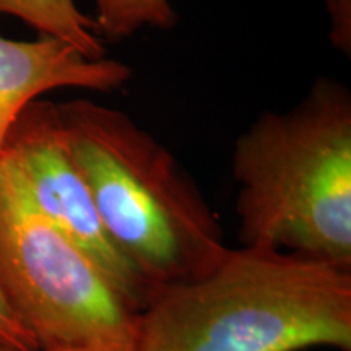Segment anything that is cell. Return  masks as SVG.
Returning a JSON list of instances; mask_svg holds the SVG:
<instances>
[{
	"instance_id": "277c9868",
	"label": "cell",
	"mask_w": 351,
	"mask_h": 351,
	"mask_svg": "<svg viewBox=\"0 0 351 351\" xmlns=\"http://www.w3.org/2000/svg\"><path fill=\"white\" fill-rule=\"evenodd\" d=\"M0 295L43 351H132L138 311L39 213L0 155Z\"/></svg>"
},
{
	"instance_id": "3957f363",
	"label": "cell",
	"mask_w": 351,
	"mask_h": 351,
	"mask_svg": "<svg viewBox=\"0 0 351 351\" xmlns=\"http://www.w3.org/2000/svg\"><path fill=\"white\" fill-rule=\"evenodd\" d=\"M232 173L243 247L351 270V93L322 77L287 112H263L238 138Z\"/></svg>"
},
{
	"instance_id": "8992f818",
	"label": "cell",
	"mask_w": 351,
	"mask_h": 351,
	"mask_svg": "<svg viewBox=\"0 0 351 351\" xmlns=\"http://www.w3.org/2000/svg\"><path fill=\"white\" fill-rule=\"evenodd\" d=\"M130 77L129 65L106 57L88 59L57 38H0V155L12 125L39 95L57 88L111 91L124 86Z\"/></svg>"
},
{
	"instance_id": "30bf717a",
	"label": "cell",
	"mask_w": 351,
	"mask_h": 351,
	"mask_svg": "<svg viewBox=\"0 0 351 351\" xmlns=\"http://www.w3.org/2000/svg\"><path fill=\"white\" fill-rule=\"evenodd\" d=\"M0 341L7 345L19 346V348H38L36 341L29 335V332L21 326V322L15 317L5 300L0 295Z\"/></svg>"
},
{
	"instance_id": "6da1fadb",
	"label": "cell",
	"mask_w": 351,
	"mask_h": 351,
	"mask_svg": "<svg viewBox=\"0 0 351 351\" xmlns=\"http://www.w3.org/2000/svg\"><path fill=\"white\" fill-rule=\"evenodd\" d=\"M351 351V270L274 249H230L212 271L161 288L132 351Z\"/></svg>"
},
{
	"instance_id": "ba28073f",
	"label": "cell",
	"mask_w": 351,
	"mask_h": 351,
	"mask_svg": "<svg viewBox=\"0 0 351 351\" xmlns=\"http://www.w3.org/2000/svg\"><path fill=\"white\" fill-rule=\"evenodd\" d=\"M98 36L111 41L134 36L143 28L169 29L178 23L169 0H95Z\"/></svg>"
},
{
	"instance_id": "7a4b0ae2",
	"label": "cell",
	"mask_w": 351,
	"mask_h": 351,
	"mask_svg": "<svg viewBox=\"0 0 351 351\" xmlns=\"http://www.w3.org/2000/svg\"><path fill=\"white\" fill-rule=\"evenodd\" d=\"M57 109L108 238L156 293L223 261L218 219L169 150L119 109L86 99Z\"/></svg>"
},
{
	"instance_id": "5b68a950",
	"label": "cell",
	"mask_w": 351,
	"mask_h": 351,
	"mask_svg": "<svg viewBox=\"0 0 351 351\" xmlns=\"http://www.w3.org/2000/svg\"><path fill=\"white\" fill-rule=\"evenodd\" d=\"M2 156L33 207L67 234L140 313L156 289L108 238L70 156L57 104L29 103L8 132Z\"/></svg>"
},
{
	"instance_id": "52a82bcc",
	"label": "cell",
	"mask_w": 351,
	"mask_h": 351,
	"mask_svg": "<svg viewBox=\"0 0 351 351\" xmlns=\"http://www.w3.org/2000/svg\"><path fill=\"white\" fill-rule=\"evenodd\" d=\"M0 13L16 16L43 36L70 44L88 59H103L104 47L95 20L75 0H0Z\"/></svg>"
},
{
	"instance_id": "9c48e42d",
	"label": "cell",
	"mask_w": 351,
	"mask_h": 351,
	"mask_svg": "<svg viewBox=\"0 0 351 351\" xmlns=\"http://www.w3.org/2000/svg\"><path fill=\"white\" fill-rule=\"evenodd\" d=\"M330 16V41L337 49L351 56V0H327Z\"/></svg>"
},
{
	"instance_id": "8fae6325",
	"label": "cell",
	"mask_w": 351,
	"mask_h": 351,
	"mask_svg": "<svg viewBox=\"0 0 351 351\" xmlns=\"http://www.w3.org/2000/svg\"><path fill=\"white\" fill-rule=\"evenodd\" d=\"M0 351H43L38 348H32V350H26V348H19V346H13V345H7L0 341Z\"/></svg>"
}]
</instances>
